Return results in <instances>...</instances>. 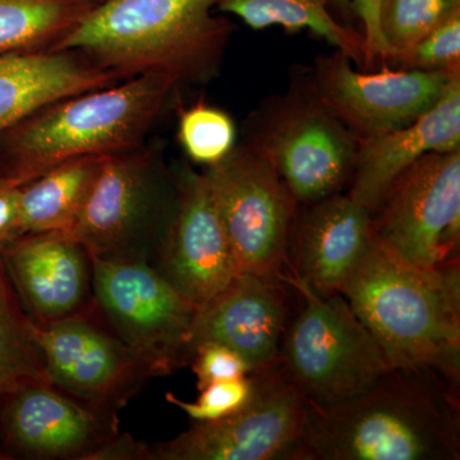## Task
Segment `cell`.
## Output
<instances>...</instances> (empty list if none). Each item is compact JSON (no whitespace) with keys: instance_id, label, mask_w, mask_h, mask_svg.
<instances>
[{"instance_id":"6da1fadb","label":"cell","mask_w":460,"mask_h":460,"mask_svg":"<svg viewBox=\"0 0 460 460\" xmlns=\"http://www.w3.org/2000/svg\"><path fill=\"white\" fill-rule=\"evenodd\" d=\"M460 381L429 367H390L361 395L311 407L298 460H459Z\"/></svg>"},{"instance_id":"7a4b0ae2","label":"cell","mask_w":460,"mask_h":460,"mask_svg":"<svg viewBox=\"0 0 460 460\" xmlns=\"http://www.w3.org/2000/svg\"><path fill=\"white\" fill-rule=\"evenodd\" d=\"M217 0H102L51 49L75 51L119 78L162 74L205 84L220 74L234 26Z\"/></svg>"},{"instance_id":"3957f363","label":"cell","mask_w":460,"mask_h":460,"mask_svg":"<svg viewBox=\"0 0 460 460\" xmlns=\"http://www.w3.org/2000/svg\"><path fill=\"white\" fill-rule=\"evenodd\" d=\"M341 295L390 367H429L460 381L459 260L420 268L372 239Z\"/></svg>"},{"instance_id":"277c9868","label":"cell","mask_w":460,"mask_h":460,"mask_svg":"<svg viewBox=\"0 0 460 460\" xmlns=\"http://www.w3.org/2000/svg\"><path fill=\"white\" fill-rule=\"evenodd\" d=\"M178 87L166 75H136L35 111L0 136V178L22 187L68 160L141 147Z\"/></svg>"},{"instance_id":"5b68a950","label":"cell","mask_w":460,"mask_h":460,"mask_svg":"<svg viewBox=\"0 0 460 460\" xmlns=\"http://www.w3.org/2000/svg\"><path fill=\"white\" fill-rule=\"evenodd\" d=\"M280 280L296 302L280 361L314 410H332L361 395L389 370L380 345L343 295H321L290 270Z\"/></svg>"},{"instance_id":"8992f818","label":"cell","mask_w":460,"mask_h":460,"mask_svg":"<svg viewBox=\"0 0 460 460\" xmlns=\"http://www.w3.org/2000/svg\"><path fill=\"white\" fill-rule=\"evenodd\" d=\"M243 141L261 150L299 205L343 192L352 178L358 138L314 93L308 69H293L283 93L248 114Z\"/></svg>"},{"instance_id":"52a82bcc","label":"cell","mask_w":460,"mask_h":460,"mask_svg":"<svg viewBox=\"0 0 460 460\" xmlns=\"http://www.w3.org/2000/svg\"><path fill=\"white\" fill-rule=\"evenodd\" d=\"M177 201L174 175L165 177L145 148L100 160L83 208L68 234L91 259L154 265Z\"/></svg>"},{"instance_id":"ba28073f","label":"cell","mask_w":460,"mask_h":460,"mask_svg":"<svg viewBox=\"0 0 460 460\" xmlns=\"http://www.w3.org/2000/svg\"><path fill=\"white\" fill-rule=\"evenodd\" d=\"M238 272L279 278L290 270L299 205L271 160L241 142L205 169Z\"/></svg>"},{"instance_id":"9c48e42d","label":"cell","mask_w":460,"mask_h":460,"mask_svg":"<svg viewBox=\"0 0 460 460\" xmlns=\"http://www.w3.org/2000/svg\"><path fill=\"white\" fill-rule=\"evenodd\" d=\"M243 408L213 422H195L171 440L153 444L154 460H298L311 404L283 363L252 372Z\"/></svg>"},{"instance_id":"30bf717a","label":"cell","mask_w":460,"mask_h":460,"mask_svg":"<svg viewBox=\"0 0 460 460\" xmlns=\"http://www.w3.org/2000/svg\"><path fill=\"white\" fill-rule=\"evenodd\" d=\"M93 298L151 377L190 366L189 335L199 308L153 265L93 259Z\"/></svg>"},{"instance_id":"8fae6325","label":"cell","mask_w":460,"mask_h":460,"mask_svg":"<svg viewBox=\"0 0 460 460\" xmlns=\"http://www.w3.org/2000/svg\"><path fill=\"white\" fill-rule=\"evenodd\" d=\"M371 226L378 246L411 265L459 260L460 148L408 166L371 214Z\"/></svg>"},{"instance_id":"7c38bea8","label":"cell","mask_w":460,"mask_h":460,"mask_svg":"<svg viewBox=\"0 0 460 460\" xmlns=\"http://www.w3.org/2000/svg\"><path fill=\"white\" fill-rule=\"evenodd\" d=\"M35 335L47 380L96 410L118 413L151 378L95 304L66 319L35 323Z\"/></svg>"},{"instance_id":"4fadbf2b","label":"cell","mask_w":460,"mask_h":460,"mask_svg":"<svg viewBox=\"0 0 460 460\" xmlns=\"http://www.w3.org/2000/svg\"><path fill=\"white\" fill-rule=\"evenodd\" d=\"M308 77L314 93L358 140L384 135L419 119L441 99L460 71H358L343 51L314 59Z\"/></svg>"},{"instance_id":"5bb4252c","label":"cell","mask_w":460,"mask_h":460,"mask_svg":"<svg viewBox=\"0 0 460 460\" xmlns=\"http://www.w3.org/2000/svg\"><path fill=\"white\" fill-rule=\"evenodd\" d=\"M118 432V413L90 407L48 380L0 395V459L89 460Z\"/></svg>"},{"instance_id":"9a60e30c","label":"cell","mask_w":460,"mask_h":460,"mask_svg":"<svg viewBox=\"0 0 460 460\" xmlns=\"http://www.w3.org/2000/svg\"><path fill=\"white\" fill-rule=\"evenodd\" d=\"M177 201L156 269L199 308L238 274L210 181L184 165L174 172Z\"/></svg>"},{"instance_id":"2e32d148","label":"cell","mask_w":460,"mask_h":460,"mask_svg":"<svg viewBox=\"0 0 460 460\" xmlns=\"http://www.w3.org/2000/svg\"><path fill=\"white\" fill-rule=\"evenodd\" d=\"M293 308L292 288L279 278L238 272L199 308L189 335L190 359L199 344L215 341L241 354L251 371L263 370L279 361Z\"/></svg>"},{"instance_id":"e0dca14e","label":"cell","mask_w":460,"mask_h":460,"mask_svg":"<svg viewBox=\"0 0 460 460\" xmlns=\"http://www.w3.org/2000/svg\"><path fill=\"white\" fill-rule=\"evenodd\" d=\"M0 256L33 323L66 319L93 305V259L68 233L21 235Z\"/></svg>"},{"instance_id":"ac0fdd59","label":"cell","mask_w":460,"mask_h":460,"mask_svg":"<svg viewBox=\"0 0 460 460\" xmlns=\"http://www.w3.org/2000/svg\"><path fill=\"white\" fill-rule=\"evenodd\" d=\"M371 213L347 193L299 206L290 271L321 295L341 289L372 243Z\"/></svg>"},{"instance_id":"d6986e66","label":"cell","mask_w":460,"mask_h":460,"mask_svg":"<svg viewBox=\"0 0 460 460\" xmlns=\"http://www.w3.org/2000/svg\"><path fill=\"white\" fill-rule=\"evenodd\" d=\"M460 148V74L454 75L441 99L402 128L358 140L347 195L370 213L401 172L429 153Z\"/></svg>"},{"instance_id":"ffe728a7","label":"cell","mask_w":460,"mask_h":460,"mask_svg":"<svg viewBox=\"0 0 460 460\" xmlns=\"http://www.w3.org/2000/svg\"><path fill=\"white\" fill-rule=\"evenodd\" d=\"M119 80L75 51L0 54V136L53 102L104 89Z\"/></svg>"},{"instance_id":"44dd1931","label":"cell","mask_w":460,"mask_h":460,"mask_svg":"<svg viewBox=\"0 0 460 460\" xmlns=\"http://www.w3.org/2000/svg\"><path fill=\"white\" fill-rule=\"evenodd\" d=\"M102 157L68 160L21 187L18 237L68 233L83 208Z\"/></svg>"},{"instance_id":"7402d4cb","label":"cell","mask_w":460,"mask_h":460,"mask_svg":"<svg viewBox=\"0 0 460 460\" xmlns=\"http://www.w3.org/2000/svg\"><path fill=\"white\" fill-rule=\"evenodd\" d=\"M217 11L241 18L256 31L281 27L295 35L307 30L362 68L365 47L361 32L339 22L325 0H217Z\"/></svg>"},{"instance_id":"603a6c76","label":"cell","mask_w":460,"mask_h":460,"mask_svg":"<svg viewBox=\"0 0 460 460\" xmlns=\"http://www.w3.org/2000/svg\"><path fill=\"white\" fill-rule=\"evenodd\" d=\"M99 0H0V54L51 49Z\"/></svg>"},{"instance_id":"cb8c5ba5","label":"cell","mask_w":460,"mask_h":460,"mask_svg":"<svg viewBox=\"0 0 460 460\" xmlns=\"http://www.w3.org/2000/svg\"><path fill=\"white\" fill-rule=\"evenodd\" d=\"M35 380H47L35 323L0 256V395Z\"/></svg>"},{"instance_id":"d4e9b609","label":"cell","mask_w":460,"mask_h":460,"mask_svg":"<svg viewBox=\"0 0 460 460\" xmlns=\"http://www.w3.org/2000/svg\"><path fill=\"white\" fill-rule=\"evenodd\" d=\"M460 13V0H381L378 27L389 63L402 59L423 38Z\"/></svg>"},{"instance_id":"484cf974","label":"cell","mask_w":460,"mask_h":460,"mask_svg":"<svg viewBox=\"0 0 460 460\" xmlns=\"http://www.w3.org/2000/svg\"><path fill=\"white\" fill-rule=\"evenodd\" d=\"M177 136L189 159L206 168L226 159L237 144V128L232 117L204 102L181 111Z\"/></svg>"},{"instance_id":"4316f807","label":"cell","mask_w":460,"mask_h":460,"mask_svg":"<svg viewBox=\"0 0 460 460\" xmlns=\"http://www.w3.org/2000/svg\"><path fill=\"white\" fill-rule=\"evenodd\" d=\"M253 392L252 375L217 381L201 390L198 401L186 402L172 393H166L165 399L183 411L195 422H213L232 416L243 408Z\"/></svg>"},{"instance_id":"83f0119b","label":"cell","mask_w":460,"mask_h":460,"mask_svg":"<svg viewBox=\"0 0 460 460\" xmlns=\"http://www.w3.org/2000/svg\"><path fill=\"white\" fill-rule=\"evenodd\" d=\"M396 65L420 71H460V13L429 33Z\"/></svg>"},{"instance_id":"f1b7e54d","label":"cell","mask_w":460,"mask_h":460,"mask_svg":"<svg viewBox=\"0 0 460 460\" xmlns=\"http://www.w3.org/2000/svg\"><path fill=\"white\" fill-rule=\"evenodd\" d=\"M190 366L199 392L217 381L234 380L248 376L252 372L241 354L215 341L199 344L193 352Z\"/></svg>"},{"instance_id":"f546056e","label":"cell","mask_w":460,"mask_h":460,"mask_svg":"<svg viewBox=\"0 0 460 460\" xmlns=\"http://www.w3.org/2000/svg\"><path fill=\"white\" fill-rule=\"evenodd\" d=\"M381 0H352L354 20L362 25L363 47L365 59L362 71H374L377 66H384L389 63L385 42L378 27V7Z\"/></svg>"},{"instance_id":"4dcf8cb0","label":"cell","mask_w":460,"mask_h":460,"mask_svg":"<svg viewBox=\"0 0 460 460\" xmlns=\"http://www.w3.org/2000/svg\"><path fill=\"white\" fill-rule=\"evenodd\" d=\"M89 460H154L153 445L119 431L93 452Z\"/></svg>"},{"instance_id":"1f68e13d","label":"cell","mask_w":460,"mask_h":460,"mask_svg":"<svg viewBox=\"0 0 460 460\" xmlns=\"http://www.w3.org/2000/svg\"><path fill=\"white\" fill-rule=\"evenodd\" d=\"M21 187L0 178V250L18 237Z\"/></svg>"},{"instance_id":"d6a6232c","label":"cell","mask_w":460,"mask_h":460,"mask_svg":"<svg viewBox=\"0 0 460 460\" xmlns=\"http://www.w3.org/2000/svg\"><path fill=\"white\" fill-rule=\"evenodd\" d=\"M325 2L339 22L348 27H353L352 0H325Z\"/></svg>"},{"instance_id":"836d02e7","label":"cell","mask_w":460,"mask_h":460,"mask_svg":"<svg viewBox=\"0 0 460 460\" xmlns=\"http://www.w3.org/2000/svg\"><path fill=\"white\" fill-rule=\"evenodd\" d=\"M99 2H102V0H99Z\"/></svg>"}]
</instances>
